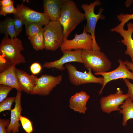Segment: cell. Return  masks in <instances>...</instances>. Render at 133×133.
I'll return each mask as SVG.
<instances>
[{"instance_id":"22","label":"cell","mask_w":133,"mask_h":133,"mask_svg":"<svg viewBox=\"0 0 133 133\" xmlns=\"http://www.w3.org/2000/svg\"><path fill=\"white\" fill-rule=\"evenodd\" d=\"M26 35L30 39L39 33L43 28V25L37 23H28L25 24Z\"/></svg>"},{"instance_id":"13","label":"cell","mask_w":133,"mask_h":133,"mask_svg":"<svg viewBox=\"0 0 133 133\" xmlns=\"http://www.w3.org/2000/svg\"><path fill=\"white\" fill-rule=\"evenodd\" d=\"M21 91H17L15 101L14 108L11 110V117L9 125L7 128V133H17L20 124V117L22 110L21 104Z\"/></svg>"},{"instance_id":"31","label":"cell","mask_w":133,"mask_h":133,"mask_svg":"<svg viewBox=\"0 0 133 133\" xmlns=\"http://www.w3.org/2000/svg\"><path fill=\"white\" fill-rule=\"evenodd\" d=\"M10 123V120L8 119H0V133H7V128Z\"/></svg>"},{"instance_id":"26","label":"cell","mask_w":133,"mask_h":133,"mask_svg":"<svg viewBox=\"0 0 133 133\" xmlns=\"http://www.w3.org/2000/svg\"><path fill=\"white\" fill-rule=\"evenodd\" d=\"M13 88L2 84H0V102H1L7 97Z\"/></svg>"},{"instance_id":"5","label":"cell","mask_w":133,"mask_h":133,"mask_svg":"<svg viewBox=\"0 0 133 133\" xmlns=\"http://www.w3.org/2000/svg\"><path fill=\"white\" fill-rule=\"evenodd\" d=\"M43 28L45 49L54 51L60 47L64 34L63 27L60 22L50 20Z\"/></svg>"},{"instance_id":"8","label":"cell","mask_w":133,"mask_h":133,"mask_svg":"<svg viewBox=\"0 0 133 133\" xmlns=\"http://www.w3.org/2000/svg\"><path fill=\"white\" fill-rule=\"evenodd\" d=\"M93 43L91 35L86 32L84 26L82 33L80 34L76 33L73 39L69 40L64 38L60 48L62 51L79 49L91 50Z\"/></svg>"},{"instance_id":"9","label":"cell","mask_w":133,"mask_h":133,"mask_svg":"<svg viewBox=\"0 0 133 133\" xmlns=\"http://www.w3.org/2000/svg\"><path fill=\"white\" fill-rule=\"evenodd\" d=\"M62 78L61 75L55 76L46 74L42 75L37 78L31 94L43 96L49 95L54 88L60 84Z\"/></svg>"},{"instance_id":"34","label":"cell","mask_w":133,"mask_h":133,"mask_svg":"<svg viewBox=\"0 0 133 133\" xmlns=\"http://www.w3.org/2000/svg\"><path fill=\"white\" fill-rule=\"evenodd\" d=\"M123 62L126 65L128 69L131 70L132 72L133 73V63L127 60Z\"/></svg>"},{"instance_id":"19","label":"cell","mask_w":133,"mask_h":133,"mask_svg":"<svg viewBox=\"0 0 133 133\" xmlns=\"http://www.w3.org/2000/svg\"><path fill=\"white\" fill-rule=\"evenodd\" d=\"M121 110L119 113L122 114V125L126 126L127 121L130 119H133V102L130 98L126 99L123 103L120 106Z\"/></svg>"},{"instance_id":"20","label":"cell","mask_w":133,"mask_h":133,"mask_svg":"<svg viewBox=\"0 0 133 133\" xmlns=\"http://www.w3.org/2000/svg\"><path fill=\"white\" fill-rule=\"evenodd\" d=\"M0 32L5 36L9 35L10 38L13 39L17 36L14 23V19L11 18H6L0 23Z\"/></svg>"},{"instance_id":"21","label":"cell","mask_w":133,"mask_h":133,"mask_svg":"<svg viewBox=\"0 0 133 133\" xmlns=\"http://www.w3.org/2000/svg\"><path fill=\"white\" fill-rule=\"evenodd\" d=\"M33 48L36 50L45 49L44 28L30 39Z\"/></svg>"},{"instance_id":"17","label":"cell","mask_w":133,"mask_h":133,"mask_svg":"<svg viewBox=\"0 0 133 133\" xmlns=\"http://www.w3.org/2000/svg\"><path fill=\"white\" fill-rule=\"evenodd\" d=\"M16 65L12 64L7 69L0 73V84L15 88L17 91L22 90L18 82L15 71Z\"/></svg>"},{"instance_id":"25","label":"cell","mask_w":133,"mask_h":133,"mask_svg":"<svg viewBox=\"0 0 133 133\" xmlns=\"http://www.w3.org/2000/svg\"><path fill=\"white\" fill-rule=\"evenodd\" d=\"M15 97L7 98L0 103V113L5 111H11L13 103L15 102Z\"/></svg>"},{"instance_id":"3","label":"cell","mask_w":133,"mask_h":133,"mask_svg":"<svg viewBox=\"0 0 133 133\" xmlns=\"http://www.w3.org/2000/svg\"><path fill=\"white\" fill-rule=\"evenodd\" d=\"M82 57L85 67L95 73L107 72L111 69V61L100 50H83Z\"/></svg>"},{"instance_id":"32","label":"cell","mask_w":133,"mask_h":133,"mask_svg":"<svg viewBox=\"0 0 133 133\" xmlns=\"http://www.w3.org/2000/svg\"><path fill=\"white\" fill-rule=\"evenodd\" d=\"M30 70L32 73L33 75L39 73L41 71L42 67L40 64L37 62L33 63L30 66Z\"/></svg>"},{"instance_id":"4","label":"cell","mask_w":133,"mask_h":133,"mask_svg":"<svg viewBox=\"0 0 133 133\" xmlns=\"http://www.w3.org/2000/svg\"><path fill=\"white\" fill-rule=\"evenodd\" d=\"M101 3L100 1L97 0L89 4H84L81 5V7L84 10V16L86 20L85 26H84L86 32L90 33L92 37L93 43L92 50H100V49L96 41L95 35V29L97 23L99 19L104 20L105 16L102 14L104 9L100 8L97 14L94 12V8L96 6L100 5Z\"/></svg>"},{"instance_id":"11","label":"cell","mask_w":133,"mask_h":133,"mask_svg":"<svg viewBox=\"0 0 133 133\" xmlns=\"http://www.w3.org/2000/svg\"><path fill=\"white\" fill-rule=\"evenodd\" d=\"M82 50L79 49L74 50H62L63 55L59 59L53 61L45 62L43 64V67L47 68H55L62 71L65 69L64 65L66 63L77 62L83 64L82 57Z\"/></svg>"},{"instance_id":"30","label":"cell","mask_w":133,"mask_h":133,"mask_svg":"<svg viewBox=\"0 0 133 133\" xmlns=\"http://www.w3.org/2000/svg\"><path fill=\"white\" fill-rule=\"evenodd\" d=\"M123 80L128 88L127 94L129 96V98L133 102V83H131L128 79H124Z\"/></svg>"},{"instance_id":"2","label":"cell","mask_w":133,"mask_h":133,"mask_svg":"<svg viewBox=\"0 0 133 133\" xmlns=\"http://www.w3.org/2000/svg\"><path fill=\"white\" fill-rule=\"evenodd\" d=\"M8 36H5L1 41L0 55L15 65L25 63V58L21 53L24 50L21 41L17 37L12 39Z\"/></svg>"},{"instance_id":"12","label":"cell","mask_w":133,"mask_h":133,"mask_svg":"<svg viewBox=\"0 0 133 133\" xmlns=\"http://www.w3.org/2000/svg\"><path fill=\"white\" fill-rule=\"evenodd\" d=\"M118 61L119 64L118 67L110 71L104 72L95 73V75H101L103 76L104 82L102 87L99 91V94L101 95L106 85L109 82L119 79H130L133 81V73L127 68L126 65L120 59Z\"/></svg>"},{"instance_id":"28","label":"cell","mask_w":133,"mask_h":133,"mask_svg":"<svg viewBox=\"0 0 133 133\" xmlns=\"http://www.w3.org/2000/svg\"><path fill=\"white\" fill-rule=\"evenodd\" d=\"M12 65L9 60L2 56L0 55V73L7 69Z\"/></svg>"},{"instance_id":"18","label":"cell","mask_w":133,"mask_h":133,"mask_svg":"<svg viewBox=\"0 0 133 133\" xmlns=\"http://www.w3.org/2000/svg\"><path fill=\"white\" fill-rule=\"evenodd\" d=\"M128 29L118 30L115 32L118 33L123 38L121 42L126 46L125 52V54L128 55L131 58L132 62H133V39L132 34L133 33V23L130 22L127 24Z\"/></svg>"},{"instance_id":"7","label":"cell","mask_w":133,"mask_h":133,"mask_svg":"<svg viewBox=\"0 0 133 133\" xmlns=\"http://www.w3.org/2000/svg\"><path fill=\"white\" fill-rule=\"evenodd\" d=\"M18 4L15 17L20 19L24 24L28 23H37L43 26H46L51 20L49 17L44 12L40 13L33 10L23 4Z\"/></svg>"},{"instance_id":"6","label":"cell","mask_w":133,"mask_h":133,"mask_svg":"<svg viewBox=\"0 0 133 133\" xmlns=\"http://www.w3.org/2000/svg\"><path fill=\"white\" fill-rule=\"evenodd\" d=\"M68 74L69 79L73 84L79 86L90 83H98L103 85V77H97L92 73V70L88 69V71L84 72L78 70L75 66L68 63L65 65Z\"/></svg>"},{"instance_id":"29","label":"cell","mask_w":133,"mask_h":133,"mask_svg":"<svg viewBox=\"0 0 133 133\" xmlns=\"http://www.w3.org/2000/svg\"><path fill=\"white\" fill-rule=\"evenodd\" d=\"M14 23L17 36H18L22 31L23 25L24 24L22 21L20 19L15 17Z\"/></svg>"},{"instance_id":"23","label":"cell","mask_w":133,"mask_h":133,"mask_svg":"<svg viewBox=\"0 0 133 133\" xmlns=\"http://www.w3.org/2000/svg\"><path fill=\"white\" fill-rule=\"evenodd\" d=\"M117 17L120 23L116 26L111 29L110 31L115 32L116 30L124 29L125 24L130 20L133 19V13L131 14H124L122 13L117 15Z\"/></svg>"},{"instance_id":"24","label":"cell","mask_w":133,"mask_h":133,"mask_svg":"<svg viewBox=\"0 0 133 133\" xmlns=\"http://www.w3.org/2000/svg\"><path fill=\"white\" fill-rule=\"evenodd\" d=\"M19 121L23 128L26 133H32L33 129L32 122L27 117L20 116Z\"/></svg>"},{"instance_id":"33","label":"cell","mask_w":133,"mask_h":133,"mask_svg":"<svg viewBox=\"0 0 133 133\" xmlns=\"http://www.w3.org/2000/svg\"><path fill=\"white\" fill-rule=\"evenodd\" d=\"M14 1L12 0H1L0 1L1 6H5L13 4Z\"/></svg>"},{"instance_id":"35","label":"cell","mask_w":133,"mask_h":133,"mask_svg":"<svg viewBox=\"0 0 133 133\" xmlns=\"http://www.w3.org/2000/svg\"><path fill=\"white\" fill-rule=\"evenodd\" d=\"M133 2V0H126L125 2V5L126 7H129Z\"/></svg>"},{"instance_id":"16","label":"cell","mask_w":133,"mask_h":133,"mask_svg":"<svg viewBox=\"0 0 133 133\" xmlns=\"http://www.w3.org/2000/svg\"><path fill=\"white\" fill-rule=\"evenodd\" d=\"M65 0H44L43 6L44 12L51 20L58 21Z\"/></svg>"},{"instance_id":"1","label":"cell","mask_w":133,"mask_h":133,"mask_svg":"<svg viewBox=\"0 0 133 133\" xmlns=\"http://www.w3.org/2000/svg\"><path fill=\"white\" fill-rule=\"evenodd\" d=\"M85 19L84 14L80 11L73 1L65 0L58 20L63 27L64 38H67L75 28Z\"/></svg>"},{"instance_id":"10","label":"cell","mask_w":133,"mask_h":133,"mask_svg":"<svg viewBox=\"0 0 133 133\" xmlns=\"http://www.w3.org/2000/svg\"><path fill=\"white\" fill-rule=\"evenodd\" d=\"M129 98L127 94H123L122 90L118 88L115 93L101 98L100 102L102 111L108 114L114 111H119L121 110L119 106L123 103L126 99Z\"/></svg>"},{"instance_id":"27","label":"cell","mask_w":133,"mask_h":133,"mask_svg":"<svg viewBox=\"0 0 133 133\" xmlns=\"http://www.w3.org/2000/svg\"><path fill=\"white\" fill-rule=\"evenodd\" d=\"M17 10L15 8L13 4L5 6H1L0 14L5 16L9 14H13L14 15L17 13Z\"/></svg>"},{"instance_id":"15","label":"cell","mask_w":133,"mask_h":133,"mask_svg":"<svg viewBox=\"0 0 133 133\" xmlns=\"http://www.w3.org/2000/svg\"><path fill=\"white\" fill-rule=\"evenodd\" d=\"M90 97V96L84 91L77 92L70 98L69 107L75 112L85 114L87 109L86 104Z\"/></svg>"},{"instance_id":"14","label":"cell","mask_w":133,"mask_h":133,"mask_svg":"<svg viewBox=\"0 0 133 133\" xmlns=\"http://www.w3.org/2000/svg\"><path fill=\"white\" fill-rule=\"evenodd\" d=\"M18 82L22 91L28 94H32L35 86L37 77L34 75H30L21 69L15 68Z\"/></svg>"}]
</instances>
